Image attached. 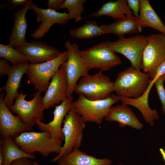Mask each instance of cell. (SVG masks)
Returning a JSON list of instances; mask_svg holds the SVG:
<instances>
[{"mask_svg": "<svg viewBox=\"0 0 165 165\" xmlns=\"http://www.w3.org/2000/svg\"><path fill=\"white\" fill-rule=\"evenodd\" d=\"M151 81L148 73L131 66L118 73L113 82L114 91L119 97L137 98L145 92Z\"/></svg>", "mask_w": 165, "mask_h": 165, "instance_id": "6da1fadb", "label": "cell"}, {"mask_svg": "<svg viewBox=\"0 0 165 165\" xmlns=\"http://www.w3.org/2000/svg\"><path fill=\"white\" fill-rule=\"evenodd\" d=\"M14 140L24 152L29 154L38 152L44 157L53 153L59 154L63 145V141L52 137L48 131H26Z\"/></svg>", "mask_w": 165, "mask_h": 165, "instance_id": "7a4b0ae2", "label": "cell"}, {"mask_svg": "<svg viewBox=\"0 0 165 165\" xmlns=\"http://www.w3.org/2000/svg\"><path fill=\"white\" fill-rule=\"evenodd\" d=\"M77 99L72 103V108L85 123H102L112 105L119 101L116 94H112L101 100H91L84 95H78Z\"/></svg>", "mask_w": 165, "mask_h": 165, "instance_id": "3957f363", "label": "cell"}, {"mask_svg": "<svg viewBox=\"0 0 165 165\" xmlns=\"http://www.w3.org/2000/svg\"><path fill=\"white\" fill-rule=\"evenodd\" d=\"M114 91L113 82L101 71L94 75L89 74L81 77L74 90L78 95L83 94L91 100L105 99Z\"/></svg>", "mask_w": 165, "mask_h": 165, "instance_id": "277c9868", "label": "cell"}, {"mask_svg": "<svg viewBox=\"0 0 165 165\" xmlns=\"http://www.w3.org/2000/svg\"><path fill=\"white\" fill-rule=\"evenodd\" d=\"M68 57V52L66 50L51 60L36 64L28 63L26 74L35 91L41 93L46 91L50 80L67 60Z\"/></svg>", "mask_w": 165, "mask_h": 165, "instance_id": "5b68a950", "label": "cell"}, {"mask_svg": "<svg viewBox=\"0 0 165 165\" xmlns=\"http://www.w3.org/2000/svg\"><path fill=\"white\" fill-rule=\"evenodd\" d=\"M62 132L64 137V143L61 151L51 161L57 162L61 157L67 154L74 149L80 147L83 137V131L85 123L72 108L69 111L64 120Z\"/></svg>", "mask_w": 165, "mask_h": 165, "instance_id": "8992f818", "label": "cell"}, {"mask_svg": "<svg viewBox=\"0 0 165 165\" xmlns=\"http://www.w3.org/2000/svg\"><path fill=\"white\" fill-rule=\"evenodd\" d=\"M79 52L89 70L98 69L103 72L122 63L119 56L108 48L106 42H101L87 49L79 50Z\"/></svg>", "mask_w": 165, "mask_h": 165, "instance_id": "52a82bcc", "label": "cell"}, {"mask_svg": "<svg viewBox=\"0 0 165 165\" xmlns=\"http://www.w3.org/2000/svg\"><path fill=\"white\" fill-rule=\"evenodd\" d=\"M146 41V36L137 35L128 38L120 37L114 42H106L111 50L125 56L130 61L132 66L141 71Z\"/></svg>", "mask_w": 165, "mask_h": 165, "instance_id": "ba28073f", "label": "cell"}, {"mask_svg": "<svg viewBox=\"0 0 165 165\" xmlns=\"http://www.w3.org/2000/svg\"><path fill=\"white\" fill-rule=\"evenodd\" d=\"M64 46L68 52L67 59L63 64L67 81L68 97L72 95L79 79L89 74V70L80 56L78 45L72 44L68 40Z\"/></svg>", "mask_w": 165, "mask_h": 165, "instance_id": "9c48e42d", "label": "cell"}, {"mask_svg": "<svg viewBox=\"0 0 165 165\" xmlns=\"http://www.w3.org/2000/svg\"><path fill=\"white\" fill-rule=\"evenodd\" d=\"M27 96L22 90L13 104L8 108L12 113L17 114L24 123L32 127L38 119L43 120V97L38 91L33 94L34 97L31 101L25 100Z\"/></svg>", "mask_w": 165, "mask_h": 165, "instance_id": "30bf717a", "label": "cell"}, {"mask_svg": "<svg viewBox=\"0 0 165 165\" xmlns=\"http://www.w3.org/2000/svg\"><path fill=\"white\" fill-rule=\"evenodd\" d=\"M141 69L148 73L165 60V35L162 33L146 36Z\"/></svg>", "mask_w": 165, "mask_h": 165, "instance_id": "8fae6325", "label": "cell"}, {"mask_svg": "<svg viewBox=\"0 0 165 165\" xmlns=\"http://www.w3.org/2000/svg\"><path fill=\"white\" fill-rule=\"evenodd\" d=\"M5 93L0 94V135L1 139L15 138L21 133L30 131L32 127L24 123L18 116L13 115L4 101Z\"/></svg>", "mask_w": 165, "mask_h": 165, "instance_id": "7c38bea8", "label": "cell"}, {"mask_svg": "<svg viewBox=\"0 0 165 165\" xmlns=\"http://www.w3.org/2000/svg\"><path fill=\"white\" fill-rule=\"evenodd\" d=\"M31 9L37 15L36 22L40 23L38 28L30 35L31 38L36 40L43 37L53 24L64 25L70 20L66 11L60 13L55 10L42 9L33 2Z\"/></svg>", "mask_w": 165, "mask_h": 165, "instance_id": "4fadbf2b", "label": "cell"}, {"mask_svg": "<svg viewBox=\"0 0 165 165\" xmlns=\"http://www.w3.org/2000/svg\"><path fill=\"white\" fill-rule=\"evenodd\" d=\"M67 97V81L62 64L52 77L43 97V109L44 110L54 107Z\"/></svg>", "mask_w": 165, "mask_h": 165, "instance_id": "5bb4252c", "label": "cell"}, {"mask_svg": "<svg viewBox=\"0 0 165 165\" xmlns=\"http://www.w3.org/2000/svg\"><path fill=\"white\" fill-rule=\"evenodd\" d=\"M24 54L31 64H40L54 59L62 52L45 42L34 41L15 48Z\"/></svg>", "mask_w": 165, "mask_h": 165, "instance_id": "9a60e30c", "label": "cell"}, {"mask_svg": "<svg viewBox=\"0 0 165 165\" xmlns=\"http://www.w3.org/2000/svg\"><path fill=\"white\" fill-rule=\"evenodd\" d=\"M72 95L68 97L58 105L55 106L53 112V120L48 123L42 122L40 119L35 121L41 131L49 132L52 137L64 140V137L62 132V124L65 116L71 109L73 101Z\"/></svg>", "mask_w": 165, "mask_h": 165, "instance_id": "2e32d148", "label": "cell"}, {"mask_svg": "<svg viewBox=\"0 0 165 165\" xmlns=\"http://www.w3.org/2000/svg\"><path fill=\"white\" fill-rule=\"evenodd\" d=\"M31 0L28 2L21 8L13 13L14 23L9 37V44L14 48L20 47L26 45V33L28 24L26 17V13L31 9L33 3Z\"/></svg>", "mask_w": 165, "mask_h": 165, "instance_id": "e0dca14e", "label": "cell"}, {"mask_svg": "<svg viewBox=\"0 0 165 165\" xmlns=\"http://www.w3.org/2000/svg\"><path fill=\"white\" fill-rule=\"evenodd\" d=\"M28 62L12 66L8 74L6 84L0 87V91L5 90L6 94L4 101L6 105L9 107L13 104V102L19 95L18 92L22 78L26 74Z\"/></svg>", "mask_w": 165, "mask_h": 165, "instance_id": "ac0fdd59", "label": "cell"}, {"mask_svg": "<svg viewBox=\"0 0 165 165\" xmlns=\"http://www.w3.org/2000/svg\"><path fill=\"white\" fill-rule=\"evenodd\" d=\"M105 120L111 122H116L121 127L127 126L140 130L143 127V124L132 109L128 105L123 104L112 106Z\"/></svg>", "mask_w": 165, "mask_h": 165, "instance_id": "d6986e66", "label": "cell"}, {"mask_svg": "<svg viewBox=\"0 0 165 165\" xmlns=\"http://www.w3.org/2000/svg\"><path fill=\"white\" fill-rule=\"evenodd\" d=\"M153 85L150 83L145 92L141 96L135 98L119 97L122 104L132 106L141 112L145 122L153 126L156 120L159 119V114L156 109L150 108L148 104V97Z\"/></svg>", "mask_w": 165, "mask_h": 165, "instance_id": "ffe728a7", "label": "cell"}, {"mask_svg": "<svg viewBox=\"0 0 165 165\" xmlns=\"http://www.w3.org/2000/svg\"><path fill=\"white\" fill-rule=\"evenodd\" d=\"M57 162V165H111L112 161L108 158H98L75 149L61 157Z\"/></svg>", "mask_w": 165, "mask_h": 165, "instance_id": "44dd1931", "label": "cell"}, {"mask_svg": "<svg viewBox=\"0 0 165 165\" xmlns=\"http://www.w3.org/2000/svg\"><path fill=\"white\" fill-rule=\"evenodd\" d=\"M140 9L137 17L140 27H148L165 35V25L154 9L148 0H139Z\"/></svg>", "mask_w": 165, "mask_h": 165, "instance_id": "7402d4cb", "label": "cell"}, {"mask_svg": "<svg viewBox=\"0 0 165 165\" xmlns=\"http://www.w3.org/2000/svg\"><path fill=\"white\" fill-rule=\"evenodd\" d=\"M103 16H110L116 20L134 16L129 8L127 0L109 1L104 3L97 11L87 17H99Z\"/></svg>", "mask_w": 165, "mask_h": 165, "instance_id": "603a6c76", "label": "cell"}, {"mask_svg": "<svg viewBox=\"0 0 165 165\" xmlns=\"http://www.w3.org/2000/svg\"><path fill=\"white\" fill-rule=\"evenodd\" d=\"M100 25L106 34L112 33L119 37L126 35L138 33L142 29L139 26L137 17L134 16L116 20L110 24Z\"/></svg>", "mask_w": 165, "mask_h": 165, "instance_id": "cb8c5ba5", "label": "cell"}, {"mask_svg": "<svg viewBox=\"0 0 165 165\" xmlns=\"http://www.w3.org/2000/svg\"><path fill=\"white\" fill-rule=\"evenodd\" d=\"M0 142V148L4 158L3 165H9L13 161L21 158L34 160L35 158L34 154L28 153L23 151L11 137L1 138Z\"/></svg>", "mask_w": 165, "mask_h": 165, "instance_id": "d4e9b609", "label": "cell"}, {"mask_svg": "<svg viewBox=\"0 0 165 165\" xmlns=\"http://www.w3.org/2000/svg\"><path fill=\"white\" fill-rule=\"evenodd\" d=\"M69 33L77 39H90L106 34L100 25L94 20H88L79 28L70 29Z\"/></svg>", "mask_w": 165, "mask_h": 165, "instance_id": "484cf974", "label": "cell"}, {"mask_svg": "<svg viewBox=\"0 0 165 165\" xmlns=\"http://www.w3.org/2000/svg\"><path fill=\"white\" fill-rule=\"evenodd\" d=\"M0 57L9 61L12 66L28 62L24 54L9 44H0Z\"/></svg>", "mask_w": 165, "mask_h": 165, "instance_id": "4316f807", "label": "cell"}, {"mask_svg": "<svg viewBox=\"0 0 165 165\" xmlns=\"http://www.w3.org/2000/svg\"><path fill=\"white\" fill-rule=\"evenodd\" d=\"M86 1V0H64L57 9H67L70 19L78 22L83 18L82 15L84 10L83 5Z\"/></svg>", "mask_w": 165, "mask_h": 165, "instance_id": "83f0119b", "label": "cell"}, {"mask_svg": "<svg viewBox=\"0 0 165 165\" xmlns=\"http://www.w3.org/2000/svg\"><path fill=\"white\" fill-rule=\"evenodd\" d=\"M164 81L162 76L158 78L154 82L156 90L162 105V111L165 116V88L164 86Z\"/></svg>", "mask_w": 165, "mask_h": 165, "instance_id": "f1b7e54d", "label": "cell"}, {"mask_svg": "<svg viewBox=\"0 0 165 165\" xmlns=\"http://www.w3.org/2000/svg\"><path fill=\"white\" fill-rule=\"evenodd\" d=\"M148 73L151 80V83L154 85L155 81L165 74V60Z\"/></svg>", "mask_w": 165, "mask_h": 165, "instance_id": "f546056e", "label": "cell"}, {"mask_svg": "<svg viewBox=\"0 0 165 165\" xmlns=\"http://www.w3.org/2000/svg\"><path fill=\"white\" fill-rule=\"evenodd\" d=\"M12 65L8 62V61L2 58L0 59V77L8 75L9 72Z\"/></svg>", "mask_w": 165, "mask_h": 165, "instance_id": "4dcf8cb0", "label": "cell"}, {"mask_svg": "<svg viewBox=\"0 0 165 165\" xmlns=\"http://www.w3.org/2000/svg\"><path fill=\"white\" fill-rule=\"evenodd\" d=\"M127 1L129 8L133 13L134 16L138 17L140 9L139 0H127Z\"/></svg>", "mask_w": 165, "mask_h": 165, "instance_id": "1f68e13d", "label": "cell"}, {"mask_svg": "<svg viewBox=\"0 0 165 165\" xmlns=\"http://www.w3.org/2000/svg\"><path fill=\"white\" fill-rule=\"evenodd\" d=\"M28 1V0H8L5 5L6 11L12 9L17 6H22Z\"/></svg>", "mask_w": 165, "mask_h": 165, "instance_id": "d6a6232c", "label": "cell"}, {"mask_svg": "<svg viewBox=\"0 0 165 165\" xmlns=\"http://www.w3.org/2000/svg\"><path fill=\"white\" fill-rule=\"evenodd\" d=\"M64 0H49L47 3L48 9L55 10L58 9V8L63 2Z\"/></svg>", "mask_w": 165, "mask_h": 165, "instance_id": "836d02e7", "label": "cell"}, {"mask_svg": "<svg viewBox=\"0 0 165 165\" xmlns=\"http://www.w3.org/2000/svg\"><path fill=\"white\" fill-rule=\"evenodd\" d=\"M9 165H33V161L28 158H23L12 162Z\"/></svg>", "mask_w": 165, "mask_h": 165, "instance_id": "e575fe53", "label": "cell"}, {"mask_svg": "<svg viewBox=\"0 0 165 165\" xmlns=\"http://www.w3.org/2000/svg\"><path fill=\"white\" fill-rule=\"evenodd\" d=\"M4 158L2 149L0 148V165H3Z\"/></svg>", "mask_w": 165, "mask_h": 165, "instance_id": "d590c367", "label": "cell"}, {"mask_svg": "<svg viewBox=\"0 0 165 165\" xmlns=\"http://www.w3.org/2000/svg\"><path fill=\"white\" fill-rule=\"evenodd\" d=\"M161 153L163 158L165 161V151L162 148H160L159 149Z\"/></svg>", "mask_w": 165, "mask_h": 165, "instance_id": "8d00e7d4", "label": "cell"}, {"mask_svg": "<svg viewBox=\"0 0 165 165\" xmlns=\"http://www.w3.org/2000/svg\"><path fill=\"white\" fill-rule=\"evenodd\" d=\"M33 165H42L38 162L36 161H33Z\"/></svg>", "mask_w": 165, "mask_h": 165, "instance_id": "74e56055", "label": "cell"}, {"mask_svg": "<svg viewBox=\"0 0 165 165\" xmlns=\"http://www.w3.org/2000/svg\"><path fill=\"white\" fill-rule=\"evenodd\" d=\"M164 82H165V74L162 76Z\"/></svg>", "mask_w": 165, "mask_h": 165, "instance_id": "f35d334b", "label": "cell"}, {"mask_svg": "<svg viewBox=\"0 0 165 165\" xmlns=\"http://www.w3.org/2000/svg\"><path fill=\"white\" fill-rule=\"evenodd\" d=\"M124 165L121 164H119V165Z\"/></svg>", "mask_w": 165, "mask_h": 165, "instance_id": "ab89813d", "label": "cell"}, {"mask_svg": "<svg viewBox=\"0 0 165 165\" xmlns=\"http://www.w3.org/2000/svg\"></svg>", "mask_w": 165, "mask_h": 165, "instance_id": "60d3db41", "label": "cell"}]
</instances>
